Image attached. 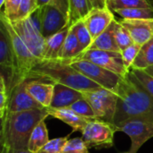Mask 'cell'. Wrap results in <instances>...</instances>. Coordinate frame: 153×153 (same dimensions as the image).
Returning <instances> with one entry per match:
<instances>
[{"instance_id":"1","label":"cell","mask_w":153,"mask_h":153,"mask_svg":"<svg viewBox=\"0 0 153 153\" xmlns=\"http://www.w3.org/2000/svg\"><path fill=\"white\" fill-rule=\"evenodd\" d=\"M118 100L114 126L130 119H142L153 123V96L137 80L131 70L122 78L117 89Z\"/></svg>"},{"instance_id":"2","label":"cell","mask_w":153,"mask_h":153,"mask_svg":"<svg viewBox=\"0 0 153 153\" xmlns=\"http://www.w3.org/2000/svg\"><path fill=\"white\" fill-rule=\"evenodd\" d=\"M48 116L46 108L7 112L4 118L1 120V147L13 150H28L33 130Z\"/></svg>"},{"instance_id":"3","label":"cell","mask_w":153,"mask_h":153,"mask_svg":"<svg viewBox=\"0 0 153 153\" xmlns=\"http://www.w3.org/2000/svg\"><path fill=\"white\" fill-rule=\"evenodd\" d=\"M30 77L49 80L80 91H92L102 88L74 69L67 60H39L31 69Z\"/></svg>"},{"instance_id":"4","label":"cell","mask_w":153,"mask_h":153,"mask_svg":"<svg viewBox=\"0 0 153 153\" xmlns=\"http://www.w3.org/2000/svg\"><path fill=\"white\" fill-rule=\"evenodd\" d=\"M1 23L4 25L8 37L10 39L13 50L14 53L16 66H17V84L30 77L31 69L39 61L37 59L19 34L14 30L10 20L1 12ZM16 84V85H17Z\"/></svg>"},{"instance_id":"5","label":"cell","mask_w":153,"mask_h":153,"mask_svg":"<svg viewBox=\"0 0 153 153\" xmlns=\"http://www.w3.org/2000/svg\"><path fill=\"white\" fill-rule=\"evenodd\" d=\"M39 8L41 34L45 39L69 25V0H49Z\"/></svg>"},{"instance_id":"6","label":"cell","mask_w":153,"mask_h":153,"mask_svg":"<svg viewBox=\"0 0 153 153\" xmlns=\"http://www.w3.org/2000/svg\"><path fill=\"white\" fill-rule=\"evenodd\" d=\"M81 92L91 106L97 119L114 125V117L118 100L117 92L103 88L97 91Z\"/></svg>"},{"instance_id":"7","label":"cell","mask_w":153,"mask_h":153,"mask_svg":"<svg viewBox=\"0 0 153 153\" xmlns=\"http://www.w3.org/2000/svg\"><path fill=\"white\" fill-rule=\"evenodd\" d=\"M70 65L103 89L117 93V89L123 77L94 63L83 59H74L70 62Z\"/></svg>"},{"instance_id":"8","label":"cell","mask_w":153,"mask_h":153,"mask_svg":"<svg viewBox=\"0 0 153 153\" xmlns=\"http://www.w3.org/2000/svg\"><path fill=\"white\" fill-rule=\"evenodd\" d=\"M117 128L114 125L100 120L93 119L89 121L82 129V140L89 148L103 149L113 146L114 134Z\"/></svg>"},{"instance_id":"9","label":"cell","mask_w":153,"mask_h":153,"mask_svg":"<svg viewBox=\"0 0 153 153\" xmlns=\"http://www.w3.org/2000/svg\"><path fill=\"white\" fill-rule=\"evenodd\" d=\"M11 22V21H10ZM14 30L27 45L32 55L39 60L44 59L46 39L32 22L30 17L17 22H11Z\"/></svg>"},{"instance_id":"10","label":"cell","mask_w":153,"mask_h":153,"mask_svg":"<svg viewBox=\"0 0 153 153\" xmlns=\"http://www.w3.org/2000/svg\"><path fill=\"white\" fill-rule=\"evenodd\" d=\"M75 59H83L90 61L118 74L123 78L126 77L128 73V70L124 65L121 53L103 51L98 49H87L80 56H78Z\"/></svg>"},{"instance_id":"11","label":"cell","mask_w":153,"mask_h":153,"mask_svg":"<svg viewBox=\"0 0 153 153\" xmlns=\"http://www.w3.org/2000/svg\"><path fill=\"white\" fill-rule=\"evenodd\" d=\"M117 132H123L131 138L132 145L129 153H137L153 137V123L142 119H130L117 126Z\"/></svg>"},{"instance_id":"12","label":"cell","mask_w":153,"mask_h":153,"mask_svg":"<svg viewBox=\"0 0 153 153\" xmlns=\"http://www.w3.org/2000/svg\"><path fill=\"white\" fill-rule=\"evenodd\" d=\"M82 20L92 39H95L110 26L115 21V17L108 6L105 8L93 7Z\"/></svg>"},{"instance_id":"13","label":"cell","mask_w":153,"mask_h":153,"mask_svg":"<svg viewBox=\"0 0 153 153\" xmlns=\"http://www.w3.org/2000/svg\"><path fill=\"white\" fill-rule=\"evenodd\" d=\"M26 82L27 80L19 82L12 90L7 112H20L36 108H44L27 91Z\"/></svg>"},{"instance_id":"14","label":"cell","mask_w":153,"mask_h":153,"mask_svg":"<svg viewBox=\"0 0 153 153\" xmlns=\"http://www.w3.org/2000/svg\"><path fill=\"white\" fill-rule=\"evenodd\" d=\"M120 23L129 31L135 44L143 46L153 39V19L121 20Z\"/></svg>"},{"instance_id":"15","label":"cell","mask_w":153,"mask_h":153,"mask_svg":"<svg viewBox=\"0 0 153 153\" xmlns=\"http://www.w3.org/2000/svg\"><path fill=\"white\" fill-rule=\"evenodd\" d=\"M54 82H44L41 79L36 80L35 78H29L26 82V90L30 95L43 108H50L53 93Z\"/></svg>"},{"instance_id":"16","label":"cell","mask_w":153,"mask_h":153,"mask_svg":"<svg viewBox=\"0 0 153 153\" xmlns=\"http://www.w3.org/2000/svg\"><path fill=\"white\" fill-rule=\"evenodd\" d=\"M82 98H83V96L80 91L60 83H55L53 99L50 108H69Z\"/></svg>"},{"instance_id":"17","label":"cell","mask_w":153,"mask_h":153,"mask_svg":"<svg viewBox=\"0 0 153 153\" xmlns=\"http://www.w3.org/2000/svg\"><path fill=\"white\" fill-rule=\"evenodd\" d=\"M48 115L53 117L54 118L59 119L71 126L73 128V131H82V129L86 126V125L89 123V119L84 118L77 115L75 112H74L69 108H48Z\"/></svg>"},{"instance_id":"18","label":"cell","mask_w":153,"mask_h":153,"mask_svg":"<svg viewBox=\"0 0 153 153\" xmlns=\"http://www.w3.org/2000/svg\"><path fill=\"white\" fill-rule=\"evenodd\" d=\"M70 29H71V26L68 25L63 30H59L58 32L51 35L48 38H46L44 59H47V60L58 59L59 52L70 31Z\"/></svg>"},{"instance_id":"19","label":"cell","mask_w":153,"mask_h":153,"mask_svg":"<svg viewBox=\"0 0 153 153\" xmlns=\"http://www.w3.org/2000/svg\"><path fill=\"white\" fill-rule=\"evenodd\" d=\"M115 23H116V20L110 24V26L104 32H102L99 37L93 39L91 45L89 47L88 49H98L103 51L121 53V50L119 49L114 36Z\"/></svg>"},{"instance_id":"20","label":"cell","mask_w":153,"mask_h":153,"mask_svg":"<svg viewBox=\"0 0 153 153\" xmlns=\"http://www.w3.org/2000/svg\"><path fill=\"white\" fill-rule=\"evenodd\" d=\"M82 53V50L80 47V44L73 32L70 29V31L62 46V48L58 55V59L60 60H67L72 61L75 59L78 56Z\"/></svg>"},{"instance_id":"21","label":"cell","mask_w":153,"mask_h":153,"mask_svg":"<svg viewBox=\"0 0 153 153\" xmlns=\"http://www.w3.org/2000/svg\"><path fill=\"white\" fill-rule=\"evenodd\" d=\"M48 133L44 120L41 121L33 130L29 141L28 150L30 152L38 153L48 143Z\"/></svg>"},{"instance_id":"22","label":"cell","mask_w":153,"mask_h":153,"mask_svg":"<svg viewBox=\"0 0 153 153\" xmlns=\"http://www.w3.org/2000/svg\"><path fill=\"white\" fill-rule=\"evenodd\" d=\"M92 8L90 0H69V25L83 19Z\"/></svg>"},{"instance_id":"23","label":"cell","mask_w":153,"mask_h":153,"mask_svg":"<svg viewBox=\"0 0 153 153\" xmlns=\"http://www.w3.org/2000/svg\"><path fill=\"white\" fill-rule=\"evenodd\" d=\"M152 65H153V39L141 47L132 69L145 70Z\"/></svg>"},{"instance_id":"24","label":"cell","mask_w":153,"mask_h":153,"mask_svg":"<svg viewBox=\"0 0 153 153\" xmlns=\"http://www.w3.org/2000/svg\"><path fill=\"white\" fill-rule=\"evenodd\" d=\"M71 30L74 33L82 52L87 50L89 48V47L91 45L93 39H92L88 28L86 27L83 20L82 19L80 21L76 22L75 23H74L71 26Z\"/></svg>"},{"instance_id":"25","label":"cell","mask_w":153,"mask_h":153,"mask_svg":"<svg viewBox=\"0 0 153 153\" xmlns=\"http://www.w3.org/2000/svg\"><path fill=\"white\" fill-rule=\"evenodd\" d=\"M121 17L122 20H137V19H153V8H129L118 9L113 11Z\"/></svg>"},{"instance_id":"26","label":"cell","mask_w":153,"mask_h":153,"mask_svg":"<svg viewBox=\"0 0 153 153\" xmlns=\"http://www.w3.org/2000/svg\"><path fill=\"white\" fill-rule=\"evenodd\" d=\"M107 6L113 12L118 9L129 8H152L148 0H107Z\"/></svg>"},{"instance_id":"27","label":"cell","mask_w":153,"mask_h":153,"mask_svg":"<svg viewBox=\"0 0 153 153\" xmlns=\"http://www.w3.org/2000/svg\"><path fill=\"white\" fill-rule=\"evenodd\" d=\"M114 36H115L116 42H117L119 49L121 50V52L134 43L129 31L126 30V28H125L120 23V22H117V20H116V23H115Z\"/></svg>"},{"instance_id":"28","label":"cell","mask_w":153,"mask_h":153,"mask_svg":"<svg viewBox=\"0 0 153 153\" xmlns=\"http://www.w3.org/2000/svg\"><path fill=\"white\" fill-rule=\"evenodd\" d=\"M69 108H71L74 112H75L77 115H79L82 117L87 118L89 120L97 119V117H96L91 106L84 98H82L79 100H77L75 103H74L72 106H70Z\"/></svg>"},{"instance_id":"29","label":"cell","mask_w":153,"mask_h":153,"mask_svg":"<svg viewBox=\"0 0 153 153\" xmlns=\"http://www.w3.org/2000/svg\"><path fill=\"white\" fill-rule=\"evenodd\" d=\"M38 0H22L18 12L13 22L22 21L30 16V14L39 8Z\"/></svg>"},{"instance_id":"30","label":"cell","mask_w":153,"mask_h":153,"mask_svg":"<svg viewBox=\"0 0 153 153\" xmlns=\"http://www.w3.org/2000/svg\"><path fill=\"white\" fill-rule=\"evenodd\" d=\"M11 92L7 89L4 78L0 77V119L3 120L8 111Z\"/></svg>"},{"instance_id":"31","label":"cell","mask_w":153,"mask_h":153,"mask_svg":"<svg viewBox=\"0 0 153 153\" xmlns=\"http://www.w3.org/2000/svg\"><path fill=\"white\" fill-rule=\"evenodd\" d=\"M141 47L140 45L138 44H135V43H133L132 45H130L129 47H127L126 49H124L122 52H121V55H122V59H123V62H124V65L126 66V68L129 71L131 68H132V65L141 49Z\"/></svg>"},{"instance_id":"32","label":"cell","mask_w":153,"mask_h":153,"mask_svg":"<svg viewBox=\"0 0 153 153\" xmlns=\"http://www.w3.org/2000/svg\"><path fill=\"white\" fill-rule=\"evenodd\" d=\"M69 136L59 137L49 140L48 143L38 153H62Z\"/></svg>"},{"instance_id":"33","label":"cell","mask_w":153,"mask_h":153,"mask_svg":"<svg viewBox=\"0 0 153 153\" xmlns=\"http://www.w3.org/2000/svg\"><path fill=\"white\" fill-rule=\"evenodd\" d=\"M89 147L82 138H74L67 141L62 153H88Z\"/></svg>"},{"instance_id":"34","label":"cell","mask_w":153,"mask_h":153,"mask_svg":"<svg viewBox=\"0 0 153 153\" xmlns=\"http://www.w3.org/2000/svg\"><path fill=\"white\" fill-rule=\"evenodd\" d=\"M137 80L141 82V84L144 87V89L153 96V77L150 75L145 70L141 69H130Z\"/></svg>"},{"instance_id":"35","label":"cell","mask_w":153,"mask_h":153,"mask_svg":"<svg viewBox=\"0 0 153 153\" xmlns=\"http://www.w3.org/2000/svg\"><path fill=\"white\" fill-rule=\"evenodd\" d=\"M22 0H4V6L1 8V12L11 21L13 22L20 6Z\"/></svg>"},{"instance_id":"36","label":"cell","mask_w":153,"mask_h":153,"mask_svg":"<svg viewBox=\"0 0 153 153\" xmlns=\"http://www.w3.org/2000/svg\"><path fill=\"white\" fill-rule=\"evenodd\" d=\"M94 8H105L107 7V0H90Z\"/></svg>"},{"instance_id":"37","label":"cell","mask_w":153,"mask_h":153,"mask_svg":"<svg viewBox=\"0 0 153 153\" xmlns=\"http://www.w3.org/2000/svg\"><path fill=\"white\" fill-rule=\"evenodd\" d=\"M1 153H32L29 150H13L6 147H2Z\"/></svg>"},{"instance_id":"38","label":"cell","mask_w":153,"mask_h":153,"mask_svg":"<svg viewBox=\"0 0 153 153\" xmlns=\"http://www.w3.org/2000/svg\"><path fill=\"white\" fill-rule=\"evenodd\" d=\"M49 2V0H38V3H39V6H42V5H45L46 4H48Z\"/></svg>"},{"instance_id":"39","label":"cell","mask_w":153,"mask_h":153,"mask_svg":"<svg viewBox=\"0 0 153 153\" xmlns=\"http://www.w3.org/2000/svg\"><path fill=\"white\" fill-rule=\"evenodd\" d=\"M145 71H146L150 75H152V76L153 77V65L150 66V67H148L147 69H145Z\"/></svg>"},{"instance_id":"40","label":"cell","mask_w":153,"mask_h":153,"mask_svg":"<svg viewBox=\"0 0 153 153\" xmlns=\"http://www.w3.org/2000/svg\"><path fill=\"white\" fill-rule=\"evenodd\" d=\"M4 0H0V7L1 8L4 6Z\"/></svg>"},{"instance_id":"41","label":"cell","mask_w":153,"mask_h":153,"mask_svg":"<svg viewBox=\"0 0 153 153\" xmlns=\"http://www.w3.org/2000/svg\"><path fill=\"white\" fill-rule=\"evenodd\" d=\"M126 153H129V152H126Z\"/></svg>"}]
</instances>
